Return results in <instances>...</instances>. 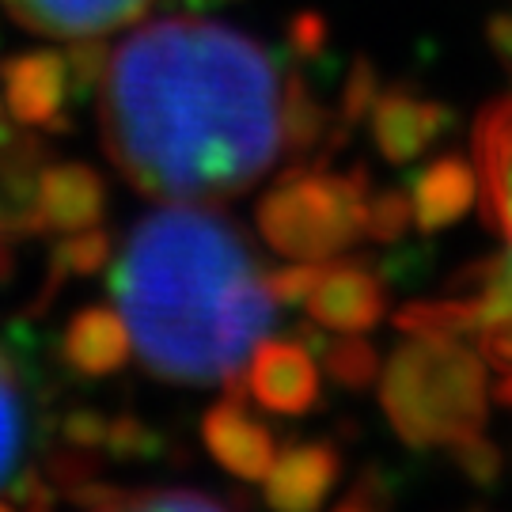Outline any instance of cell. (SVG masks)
<instances>
[{
  "instance_id": "1",
  "label": "cell",
  "mask_w": 512,
  "mask_h": 512,
  "mask_svg": "<svg viewBox=\"0 0 512 512\" xmlns=\"http://www.w3.org/2000/svg\"><path fill=\"white\" fill-rule=\"evenodd\" d=\"M114 167L160 202H220L262 183L323 126L285 57L236 27L167 16L114 42L95 76Z\"/></svg>"
},
{
  "instance_id": "2",
  "label": "cell",
  "mask_w": 512,
  "mask_h": 512,
  "mask_svg": "<svg viewBox=\"0 0 512 512\" xmlns=\"http://www.w3.org/2000/svg\"><path fill=\"white\" fill-rule=\"evenodd\" d=\"M110 293L129 349L152 376L232 391L281 304L247 236L194 202H167L133 224Z\"/></svg>"
},
{
  "instance_id": "3",
  "label": "cell",
  "mask_w": 512,
  "mask_h": 512,
  "mask_svg": "<svg viewBox=\"0 0 512 512\" xmlns=\"http://www.w3.org/2000/svg\"><path fill=\"white\" fill-rule=\"evenodd\" d=\"M512 57V23L497 27ZM475 194L486 209V224L494 228L497 251L475 274L463 277L456 296L437 304H418L399 315L406 330H444L471 342L486 372L497 376L501 399L512 403V95L482 110L475 126Z\"/></svg>"
},
{
  "instance_id": "4",
  "label": "cell",
  "mask_w": 512,
  "mask_h": 512,
  "mask_svg": "<svg viewBox=\"0 0 512 512\" xmlns=\"http://www.w3.org/2000/svg\"><path fill=\"white\" fill-rule=\"evenodd\" d=\"M384 410L410 444L459 448L486 418V365L471 342L444 330H410L384 372Z\"/></svg>"
},
{
  "instance_id": "5",
  "label": "cell",
  "mask_w": 512,
  "mask_h": 512,
  "mask_svg": "<svg viewBox=\"0 0 512 512\" xmlns=\"http://www.w3.org/2000/svg\"><path fill=\"white\" fill-rule=\"evenodd\" d=\"M368 198L361 175L304 171L274 186L258 209V228L281 255L323 262L368 232Z\"/></svg>"
},
{
  "instance_id": "6",
  "label": "cell",
  "mask_w": 512,
  "mask_h": 512,
  "mask_svg": "<svg viewBox=\"0 0 512 512\" xmlns=\"http://www.w3.org/2000/svg\"><path fill=\"white\" fill-rule=\"evenodd\" d=\"M156 0H4L16 23L61 42H92L141 19Z\"/></svg>"
},
{
  "instance_id": "7",
  "label": "cell",
  "mask_w": 512,
  "mask_h": 512,
  "mask_svg": "<svg viewBox=\"0 0 512 512\" xmlns=\"http://www.w3.org/2000/svg\"><path fill=\"white\" fill-rule=\"evenodd\" d=\"M239 387H247V395H255L266 410L304 414L319 395V376H315V361L304 346L281 342V338H262L239 376Z\"/></svg>"
},
{
  "instance_id": "8",
  "label": "cell",
  "mask_w": 512,
  "mask_h": 512,
  "mask_svg": "<svg viewBox=\"0 0 512 512\" xmlns=\"http://www.w3.org/2000/svg\"><path fill=\"white\" fill-rule=\"evenodd\" d=\"M300 304L311 311V319L319 327L357 334V330H368L380 319L384 296H380L376 277L361 266H315L311 262Z\"/></svg>"
},
{
  "instance_id": "9",
  "label": "cell",
  "mask_w": 512,
  "mask_h": 512,
  "mask_svg": "<svg viewBox=\"0 0 512 512\" xmlns=\"http://www.w3.org/2000/svg\"><path fill=\"white\" fill-rule=\"evenodd\" d=\"M73 88V61L61 54H23L4 65V107L27 126H57Z\"/></svg>"
},
{
  "instance_id": "10",
  "label": "cell",
  "mask_w": 512,
  "mask_h": 512,
  "mask_svg": "<svg viewBox=\"0 0 512 512\" xmlns=\"http://www.w3.org/2000/svg\"><path fill=\"white\" fill-rule=\"evenodd\" d=\"M103 213V183L99 175L80 164L50 167L35 179V205L27 228H50V232H84Z\"/></svg>"
},
{
  "instance_id": "11",
  "label": "cell",
  "mask_w": 512,
  "mask_h": 512,
  "mask_svg": "<svg viewBox=\"0 0 512 512\" xmlns=\"http://www.w3.org/2000/svg\"><path fill=\"white\" fill-rule=\"evenodd\" d=\"M27 399H23V384H19L12 357L0 349V505L8 494L19 501H46L42 494V478H31L23 471L27 459Z\"/></svg>"
},
{
  "instance_id": "12",
  "label": "cell",
  "mask_w": 512,
  "mask_h": 512,
  "mask_svg": "<svg viewBox=\"0 0 512 512\" xmlns=\"http://www.w3.org/2000/svg\"><path fill=\"white\" fill-rule=\"evenodd\" d=\"M205 444L209 452L239 478H255L262 482L270 463H274L277 448L270 433L258 425L236 399L220 403L209 410V421H205Z\"/></svg>"
},
{
  "instance_id": "13",
  "label": "cell",
  "mask_w": 512,
  "mask_h": 512,
  "mask_svg": "<svg viewBox=\"0 0 512 512\" xmlns=\"http://www.w3.org/2000/svg\"><path fill=\"white\" fill-rule=\"evenodd\" d=\"M338 478V456L323 444H304L293 452H277L266 471V494L277 509H311Z\"/></svg>"
},
{
  "instance_id": "14",
  "label": "cell",
  "mask_w": 512,
  "mask_h": 512,
  "mask_svg": "<svg viewBox=\"0 0 512 512\" xmlns=\"http://www.w3.org/2000/svg\"><path fill=\"white\" fill-rule=\"evenodd\" d=\"M65 357L84 376H107L122 361H129V334L118 319V311H80L65 334Z\"/></svg>"
},
{
  "instance_id": "15",
  "label": "cell",
  "mask_w": 512,
  "mask_h": 512,
  "mask_svg": "<svg viewBox=\"0 0 512 512\" xmlns=\"http://www.w3.org/2000/svg\"><path fill=\"white\" fill-rule=\"evenodd\" d=\"M440 118L429 103H418L410 95H384L372 110V133L376 145L391 160H410L437 137Z\"/></svg>"
},
{
  "instance_id": "16",
  "label": "cell",
  "mask_w": 512,
  "mask_h": 512,
  "mask_svg": "<svg viewBox=\"0 0 512 512\" xmlns=\"http://www.w3.org/2000/svg\"><path fill=\"white\" fill-rule=\"evenodd\" d=\"M471 202H475V167L463 160H440L414 183L410 213L425 228H440L456 220Z\"/></svg>"
},
{
  "instance_id": "17",
  "label": "cell",
  "mask_w": 512,
  "mask_h": 512,
  "mask_svg": "<svg viewBox=\"0 0 512 512\" xmlns=\"http://www.w3.org/2000/svg\"><path fill=\"white\" fill-rule=\"evenodd\" d=\"M76 501L84 505H114V509H217L224 505L213 494H194V490H152V494H110L99 486L76 490Z\"/></svg>"
},
{
  "instance_id": "18",
  "label": "cell",
  "mask_w": 512,
  "mask_h": 512,
  "mask_svg": "<svg viewBox=\"0 0 512 512\" xmlns=\"http://www.w3.org/2000/svg\"><path fill=\"white\" fill-rule=\"evenodd\" d=\"M334 372L338 376H346V380H353V384H365V380H372V372H376V361H372V353H368L361 342H349V346H342L338 353H334Z\"/></svg>"
},
{
  "instance_id": "19",
  "label": "cell",
  "mask_w": 512,
  "mask_h": 512,
  "mask_svg": "<svg viewBox=\"0 0 512 512\" xmlns=\"http://www.w3.org/2000/svg\"><path fill=\"white\" fill-rule=\"evenodd\" d=\"M4 266H8V251H4V236H0V274H4Z\"/></svg>"
}]
</instances>
